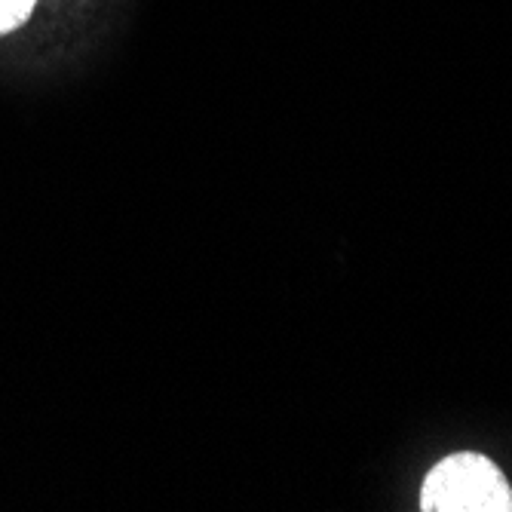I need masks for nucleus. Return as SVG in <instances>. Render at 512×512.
<instances>
[{"label": "nucleus", "mask_w": 512, "mask_h": 512, "mask_svg": "<svg viewBox=\"0 0 512 512\" xmlns=\"http://www.w3.org/2000/svg\"><path fill=\"white\" fill-rule=\"evenodd\" d=\"M37 0H0V34H13L22 28L31 13H34Z\"/></svg>", "instance_id": "f03ea898"}, {"label": "nucleus", "mask_w": 512, "mask_h": 512, "mask_svg": "<svg viewBox=\"0 0 512 512\" xmlns=\"http://www.w3.org/2000/svg\"><path fill=\"white\" fill-rule=\"evenodd\" d=\"M424 512H512V488L500 467L473 451L442 457L421 485Z\"/></svg>", "instance_id": "f257e3e1"}]
</instances>
